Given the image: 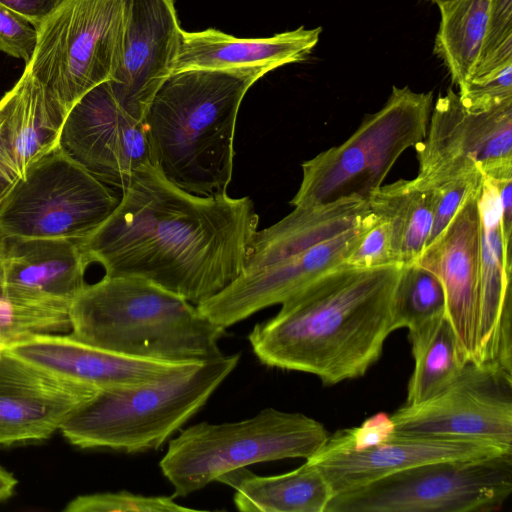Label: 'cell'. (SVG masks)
I'll return each instance as SVG.
<instances>
[{
	"label": "cell",
	"instance_id": "cell-26",
	"mask_svg": "<svg viewBox=\"0 0 512 512\" xmlns=\"http://www.w3.org/2000/svg\"><path fill=\"white\" fill-rule=\"evenodd\" d=\"M415 366L408 384V405L425 402L445 390L468 362L447 315L409 332Z\"/></svg>",
	"mask_w": 512,
	"mask_h": 512
},
{
	"label": "cell",
	"instance_id": "cell-20",
	"mask_svg": "<svg viewBox=\"0 0 512 512\" xmlns=\"http://www.w3.org/2000/svg\"><path fill=\"white\" fill-rule=\"evenodd\" d=\"M6 351L60 377L99 390L152 383L197 363L123 355L58 333L35 335Z\"/></svg>",
	"mask_w": 512,
	"mask_h": 512
},
{
	"label": "cell",
	"instance_id": "cell-39",
	"mask_svg": "<svg viewBox=\"0 0 512 512\" xmlns=\"http://www.w3.org/2000/svg\"><path fill=\"white\" fill-rule=\"evenodd\" d=\"M19 179L0 140V204Z\"/></svg>",
	"mask_w": 512,
	"mask_h": 512
},
{
	"label": "cell",
	"instance_id": "cell-43",
	"mask_svg": "<svg viewBox=\"0 0 512 512\" xmlns=\"http://www.w3.org/2000/svg\"><path fill=\"white\" fill-rule=\"evenodd\" d=\"M1 352H2V351H0V353H1Z\"/></svg>",
	"mask_w": 512,
	"mask_h": 512
},
{
	"label": "cell",
	"instance_id": "cell-12",
	"mask_svg": "<svg viewBox=\"0 0 512 512\" xmlns=\"http://www.w3.org/2000/svg\"><path fill=\"white\" fill-rule=\"evenodd\" d=\"M390 417L398 434L486 442L512 452V372L468 362L441 393Z\"/></svg>",
	"mask_w": 512,
	"mask_h": 512
},
{
	"label": "cell",
	"instance_id": "cell-15",
	"mask_svg": "<svg viewBox=\"0 0 512 512\" xmlns=\"http://www.w3.org/2000/svg\"><path fill=\"white\" fill-rule=\"evenodd\" d=\"M181 32L174 0H128L120 64L108 81L118 105L136 120L175 72Z\"/></svg>",
	"mask_w": 512,
	"mask_h": 512
},
{
	"label": "cell",
	"instance_id": "cell-19",
	"mask_svg": "<svg viewBox=\"0 0 512 512\" xmlns=\"http://www.w3.org/2000/svg\"><path fill=\"white\" fill-rule=\"evenodd\" d=\"M3 297L19 303L70 311L86 285L90 264L78 240L0 238Z\"/></svg>",
	"mask_w": 512,
	"mask_h": 512
},
{
	"label": "cell",
	"instance_id": "cell-37",
	"mask_svg": "<svg viewBox=\"0 0 512 512\" xmlns=\"http://www.w3.org/2000/svg\"><path fill=\"white\" fill-rule=\"evenodd\" d=\"M62 0H0V4L25 18L37 30Z\"/></svg>",
	"mask_w": 512,
	"mask_h": 512
},
{
	"label": "cell",
	"instance_id": "cell-41",
	"mask_svg": "<svg viewBox=\"0 0 512 512\" xmlns=\"http://www.w3.org/2000/svg\"><path fill=\"white\" fill-rule=\"evenodd\" d=\"M3 288H4V273H3V266L0 259V297L3 295Z\"/></svg>",
	"mask_w": 512,
	"mask_h": 512
},
{
	"label": "cell",
	"instance_id": "cell-38",
	"mask_svg": "<svg viewBox=\"0 0 512 512\" xmlns=\"http://www.w3.org/2000/svg\"><path fill=\"white\" fill-rule=\"evenodd\" d=\"M499 192L501 202V222L505 244L511 246L512 236V178L493 181Z\"/></svg>",
	"mask_w": 512,
	"mask_h": 512
},
{
	"label": "cell",
	"instance_id": "cell-36",
	"mask_svg": "<svg viewBox=\"0 0 512 512\" xmlns=\"http://www.w3.org/2000/svg\"><path fill=\"white\" fill-rule=\"evenodd\" d=\"M394 431L391 417L386 413H378L366 419L359 427L340 430L329 435L323 447L363 450L382 443Z\"/></svg>",
	"mask_w": 512,
	"mask_h": 512
},
{
	"label": "cell",
	"instance_id": "cell-1",
	"mask_svg": "<svg viewBox=\"0 0 512 512\" xmlns=\"http://www.w3.org/2000/svg\"><path fill=\"white\" fill-rule=\"evenodd\" d=\"M258 221L249 197L195 195L148 164L78 242L105 276L142 278L198 305L243 273Z\"/></svg>",
	"mask_w": 512,
	"mask_h": 512
},
{
	"label": "cell",
	"instance_id": "cell-3",
	"mask_svg": "<svg viewBox=\"0 0 512 512\" xmlns=\"http://www.w3.org/2000/svg\"><path fill=\"white\" fill-rule=\"evenodd\" d=\"M259 70L190 69L171 74L144 116L151 164L195 195L227 194L240 104Z\"/></svg>",
	"mask_w": 512,
	"mask_h": 512
},
{
	"label": "cell",
	"instance_id": "cell-9",
	"mask_svg": "<svg viewBox=\"0 0 512 512\" xmlns=\"http://www.w3.org/2000/svg\"><path fill=\"white\" fill-rule=\"evenodd\" d=\"M512 492V453L443 460L337 494L325 512H491Z\"/></svg>",
	"mask_w": 512,
	"mask_h": 512
},
{
	"label": "cell",
	"instance_id": "cell-7",
	"mask_svg": "<svg viewBox=\"0 0 512 512\" xmlns=\"http://www.w3.org/2000/svg\"><path fill=\"white\" fill-rule=\"evenodd\" d=\"M433 92L393 86L384 106L366 115L342 144L302 163V181L290 203L312 206L357 197L366 200L410 147L425 138Z\"/></svg>",
	"mask_w": 512,
	"mask_h": 512
},
{
	"label": "cell",
	"instance_id": "cell-5",
	"mask_svg": "<svg viewBox=\"0 0 512 512\" xmlns=\"http://www.w3.org/2000/svg\"><path fill=\"white\" fill-rule=\"evenodd\" d=\"M240 356L222 354L159 381L98 390L59 430L80 448L125 453L158 449L206 404L236 368Z\"/></svg>",
	"mask_w": 512,
	"mask_h": 512
},
{
	"label": "cell",
	"instance_id": "cell-4",
	"mask_svg": "<svg viewBox=\"0 0 512 512\" xmlns=\"http://www.w3.org/2000/svg\"><path fill=\"white\" fill-rule=\"evenodd\" d=\"M70 319L72 337L123 355L202 362L223 354L225 328L197 305L142 278L104 276L86 284Z\"/></svg>",
	"mask_w": 512,
	"mask_h": 512
},
{
	"label": "cell",
	"instance_id": "cell-25",
	"mask_svg": "<svg viewBox=\"0 0 512 512\" xmlns=\"http://www.w3.org/2000/svg\"><path fill=\"white\" fill-rule=\"evenodd\" d=\"M366 201L388 223L396 263L416 262L430 235L434 190L419 186L414 179H399L373 190Z\"/></svg>",
	"mask_w": 512,
	"mask_h": 512
},
{
	"label": "cell",
	"instance_id": "cell-11",
	"mask_svg": "<svg viewBox=\"0 0 512 512\" xmlns=\"http://www.w3.org/2000/svg\"><path fill=\"white\" fill-rule=\"evenodd\" d=\"M430 117L425 138L415 146L419 186L435 188L480 174L492 181L512 178V101L471 112L448 88Z\"/></svg>",
	"mask_w": 512,
	"mask_h": 512
},
{
	"label": "cell",
	"instance_id": "cell-33",
	"mask_svg": "<svg viewBox=\"0 0 512 512\" xmlns=\"http://www.w3.org/2000/svg\"><path fill=\"white\" fill-rule=\"evenodd\" d=\"M376 216V215H375ZM344 264L358 268H379L396 263L388 223L377 217Z\"/></svg>",
	"mask_w": 512,
	"mask_h": 512
},
{
	"label": "cell",
	"instance_id": "cell-42",
	"mask_svg": "<svg viewBox=\"0 0 512 512\" xmlns=\"http://www.w3.org/2000/svg\"><path fill=\"white\" fill-rule=\"evenodd\" d=\"M431 2H433L434 4H436L438 6V8L442 7V6H445L455 0H429Z\"/></svg>",
	"mask_w": 512,
	"mask_h": 512
},
{
	"label": "cell",
	"instance_id": "cell-13",
	"mask_svg": "<svg viewBox=\"0 0 512 512\" xmlns=\"http://www.w3.org/2000/svg\"><path fill=\"white\" fill-rule=\"evenodd\" d=\"M59 145L103 183L121 190L140 168L151 164L144 123L118 105L108 81L70 109Z\"/></svg>",
	"mask_w": 512,
	"mask_h": 512
},
{
	"label": "cell",
	"instance_id": "cell-28",
	"mask_svg": "<svg viewBox=\"0 0 512 512\" xmlns=\"http://www.w3.org/2000/svg\"><path fill=\"white\" fill-rule=\"evenodd\" d=\"M446 316L440 279L417 262L401 265L392 301V331L421 329Z\"/></svg>",
	"mask_w": 512,
	"mask_h": 512
},
{
	"label": "cell",
	"instance_id": "cell-6",
	"mask_svg": "<svg viewBox=\"0 0 512 512\" xmlns=\"http://www.w3.org/2000/svg\"><path fill=\"white\" fill-rule=\"evenodd\" d=\"M328 438L315 419L267 407L238 422L189 426L169 441L159 466L173 485L174 496L184 497L248 465L309 459Z\"/></svg>",
	"mask_w": 512,
	"mask_h": 512
},
{
	"label": "cell",
	"instance_id": "cell-18",
	"mask_svg": "<svg viewBox=\"0 0 512 512\" xmlns=\"http://www.w3.org/2000/svg\"><path fill=\"white\" fill-rule=\"evenodd\" d=\"M501 453L512 452L486 442L394 432L382 443L363 450L322 447L306 460L321 471L335 496L421 464L484 458Z\"/></svg>",
	"mask_w": 512,
	"mask_h": 512
},
{
	"label": "cell",
	"instance_id": "cell-29",
	"mask_svg": "<svg viewBox=\"0 0 512 512\" xmlns=\"http://www.w3.org/2000/svg\"><path fill=\"white\" fill-rule=\"evenodd\" d=\"M71 330L70 311L0 297V351L38 334Z\"/></svg>",
	"mask_w": 512,
	"mask_h": 512
},
{
	"label": "cell",
	"instance_id": "cell-34",
	"mask_svg": "<svg viewBox=\"0 0 512 512\" xmlns=\"http://www.w3.org/2000/svg\"><path fill=\"white\" fill-rule=\"evenodd\" d=\"M484 175L465 177L443 183L434 190L433 223L427 241L429 245L448 225L471 190L481 184Z\"/></svg>",
	"mask_w": 512,
	"mask_h": 512
},
{
	"label": "cell",
	"instance_id": "cell-35",
	"mask_svg": "<svg viewBox=\"0 0 512 512\" xmlns=\"http://www.w3.org/2000/svg\"><path fill=\"white\" fill-rule=\"evenodd\" d=\"M38 32L25 18L0 4V51L29 64Z\"/></svg>",
	"mask_w": 512,
	"mask_h": 512
},
{
	"label": "cell",
	"instance_id": "cell-30",
	"mask_svg": "<svg viewBox=\"0 0 512 512\" xmlns=\"http://www.w3.org/2000/svg\"><path fill=\"white\" fill-rule=\"evenodd\" d=\"M511 63L512 0H490L485 37L470 81L486 78Z\"/></svg>",
	"mask_w": 512,
	"mask_h": 512
},
{
	"label": "cell",
	"instance_id": "cell-16",
	"mask_svg": "<svg viewBox=\"0 0 512 512\" xmlns=\"http://www.w3.org/2000/svg\"><path fill=\"white\" fill-rule=\"evenodd\" d=\"M481 184L469 192L448 225L416 261L440 279L446 315L471 362L476 354L481 298Z\"/></svg>",
	"mask_w": 512,
	"mask_h": 512
},
{
	"label": "cell",
	"instance_id": "cell-32",
	"mask_svg": "<svg viewBox=\"0 0 512 512\" xmlns=\"http://www.w3.org/2000/svg\"><path fill=\"white\" fill-rule=\"evenodd\" d=\"M463 106L471 112H482L512 101V63L496 73L470 81L458 92Z\"/></svg>",
	"mask_w": 512,
	"mask_h": 512
},
{
	"label": "cell",
	"instance_id": "cell-14",
	"mask_svg": "<svg viewBox=\"0 0 512 512\" xmlns=\"http://www.w3.org/2000/svg\"><path fill=\"white\" fill-rule=\"evenodd\" d=\"M376 220L371 214L345 232L251 273L197 305L213 323L228 328L259 310L281 304L310 282L345 263Z\"/></svg>",
	"mask_w": 512,
	"mask_h": 512
},
{
	"label": "cell",
	"instance_id": "cell-10",
	"mask_svg": "<svg viewBox=\"0 0 512 512\" xmlns=\"http://www.w3.org/2000/svg\"><path fill=\"white\" fill-rule=\"evenodd\" d=\"M119 199L58 144L32 163L0 204V238L91 234Z\"/></svg>",
	"mask_w": 512,
	"mask_h": 512
},
{
	"label": "cell",
	"instance_id": "cell-17",
	"mask_svg": "<svg viewBox=\"0 0 512 512\" xmlns=\"http://www.w3.org/2000/svg\"><path fill=\"white\" fill-rule=\"evenodd\" d=\"M99 389L0 353V445L44 440Z\"/></svg>",
	"mask_w": 512,
	"mask_h": 512
},
{
	"label": "cell",
	"instance_id": "cell-40",
	"mask_svg": "<svg viewBox=\"0 0 512 512\" xmlns=\"http://www.w3.org/2000/svg\"><path fill=\"white\" fill-rule=\"evenodd\" d=\"M17 485L16 478L0 466V502L8 499Z\"/></svg>",
	"mask_w": 512,
	"mask_h": 512
},
{
	"label": "cell",
	"instance_id": "cell-27",
	"mask_svg": "<svg viewBox=\"0 0 512 512\" xmlns=\"http://www.w3.org/2000/svg\"><path fill=\"white\" fill-rule=\"evenodd\" d=\"M489 5L490 0H455L439 8L434 54L442 60L458 90L471 80L478 63Z\"/></svg>",
	"mask_w": 512,
	"mask_h": 512
},
{
	"label": "cell",
	"instance_id": "cell-24",
	"mask_svg": "<svg viewBox=\"0 0 512 512\" xmlns=\"http://www.w3.org/2000/svg\"><path fill=\"white\" fill-rule=\"evenodd\" d=\"M218 481L234 487V504L243 512H325L333 497L321 471L309 460L274 476H258L243 468Z\"/></svg>",
	"mask_w": 512,
	"mask_h": 512
},
{
	"label": "cell",
	"instance_id": "cell-31",
	"mask_svg": "<svg viewBox=\"0 0 512 512\" xmlns=\"http://www.w3.org/2000/svg\"><path fill=\"white\" fill-rule=\"evenodd\" d=\"M65 512H187L195 509L184 507L169 496H144L128 491L81 495L72 499Z\"/></svg>",
	"mask_w": 512,
	"mask_h": 512
},
{
	"label": "cell",
	"instance_id": "cell-22",
	"mask_svg": "<svg viewBox=\"0 0 512 512\" xmlns=\"http://www.w3.org/2000/svg\"><path fill=\"white\" fill-rule=\"evenodd\" d=\"M321 27L304 26L263 38H238L209 28L182 29L175 72L190 69L268 72L306 60L318 44Z\"/></svg>",
	"mask_w": 512,
	"mask_h": 512
},
{
	"label": "cell",
	"instance_id": "cell-21",
	"mask_svg": "<svg viewBox=\"0 0 512 512\" xmlns=\"http://www.w3.org/2000/svg\"><path fill=\"white\" fill-rule=\"evenodd\" d=\"M481 221V298L472 362L512 371L511 246L503 237L496 184L484 176L478 193Z\"/></svg>",
	"mask_w": 512,
	"mask_h": 512
},
{
	"label": "cell",
	"instance_id": "cell-23",
	"mask_svg": "<svg viewBox=\"0 0 512 512\" xmlns=\"http://www.w3.org/2000/svg\"><path fill=\"white\" fill-rule=\"evenodd\" d=\"M67 114L27 68L0 99V140L20 179L32 163L59 144Z\"/></svg>",
	"mask_w": 512,
	"mask_h": 512
},
{
	"label": "cell",
	"instance_id": "cell-8",
	"mask_svg": "<svg viewBox=\"0 0 512 512\" xmlns=\"http://www.w3.org/2000/svg\"><path fill=\"white\" fill-rule=\"evenodd\" d=\"M128 0H62L37 29L25 66L67 112L109 81L122 57Z\"/></svg>",
	"mask_w": 512,
	"mask_h": 512
},
{
	"label": "cell",
	"instance_id": "cell-2",
	"mask_svg": "<svg viewBox=\"0 0 512 512\" xmlns=\"http://www.w3.org/2000/svg\"><path fill=\"white\" fill-rule=\"evenodd\" d=\"M400 268L343 264L321 275L254 326V354L266 366L310 373L326 385L364 375L393 332Z\"/></svg>",
	"mask_w": 512,
	"mask_h": 512
}]
</instances>
